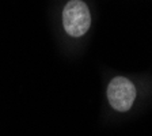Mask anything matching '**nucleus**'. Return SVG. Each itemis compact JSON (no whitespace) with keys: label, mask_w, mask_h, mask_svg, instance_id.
<instances>
[{"label":"nucleus","mask_w":152,"mask_h":136,"mask_svg":"<svg viewBox=\"0 0 152 136\" xmlns=\"http://www.w3.org/2000/svg\"><path fill=\"white\" fill-rule=\"evenodd\" d=\"M106 98L109 106L115 113L126 114L134 106L137 99V87L129 78L117 75L107 83Z\"/></svg>","instance_id":"nucleus-1"},{"label":"nucleus","mask_w":152,"mask_h":136,"mask_svg":"<svg viewBox=\"0 0 152 136\" xmlns=\"http://www.w3.org/2000/svg\"><path fill=\"white\" fill-rule=\"evenodd\" d=\"M63 27L72 38H80L88 33L91 27V12L84 0H69L61 14Z\"/></svg>","instance_id":"nucleus-2"}]
</instances>
